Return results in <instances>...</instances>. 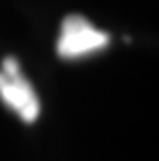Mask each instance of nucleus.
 Listing matches in <instances>:
<instances>
[{
	"instance_id": "obj_1",
	"label": "nucleus",
	"mask_w": 159,
	"mask_h": 161,
	"mask_svg": "<svg viewBox=\"0 0 159 161\" xmlns=\"http://www.w3.org/2000/svg\"><path fill=\"white\" fill-rule=\"evenodd\" d=\"M0 101L27 124L39 118L37 93L23 75L19 60L13 56L4 58L0 64Z\"/></svg>"
},
{
	"instance_id": "obj_2",
	"label": "nucleus",
	"mask_w": 159,
	"mask_h": 161,
	"mask_svg": "<svg viewBox=\"0 0 159 161\" xmlns=\"http://www.w3.org/2000/svg\"><path fill=\"white\" fill-rule=\"evenodd\" d=\"M108 43L110 35L97 29L89 19L81 14H68L60 25L56 52L64 60H79L103 50Z\"/></svg>"
}]
</instances>
